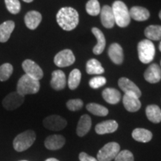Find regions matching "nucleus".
<instances>
[{"label": "nucleus", "mask_w": 161, "mask_h": 161, "mask_svg": "<svg viewBox=\"0 0 161 161\" xmlns=\"http://www.w3.org/2000/svg\"><path fill=\"white\" fill-rule=\"evenodd\" d=\"M56 19L60 27L68 31L75 29L79 23L78 11L70 7L60 8L58 12Z\"/></svg>", "instance_id": "1"}, {"label": "nucleus", "mask_w": 161, "mask_h": 161, "mask_svg": "<svg viewBox=\"0 0 161 161\" xmlns=\"http://www.w3.org/2000/svg\"><path fill=\"white\" fill-rule=\"evenodd\" d=\"M40 84L38 80L30 77L26 74L22 76L17 82V92L25 96L29 94H36L40 90Z\"/></svg>", "instance_id": "2"}, {"label": "nucleus", "mask_w": 161, "mask_h": 161, "mask_svg": "<svg viewBox=\"0 0 161 161\" xmlns=\"http://www.w3.org/2000/svg\"><path fill=\"white\" fill-rule=\"evenodd\" d=\"M111 8L116 25L121 28L127 27L129 25L130 22L129 10L123 2L119 0L115 1Z\"/></svg>", "instance_id": "3"}, {"label": "nucleus", "mask_w": 161, "mask_h": 161, "mask_svg": "<svg viewBox=\"0 0 161 161\" xmlns=\"http://www.w3.org/2000/svg\"><path fill=\"white\" fill-rule=\"evenodd\" d=\"M36 140V134L34 130H27L18 135L13 141L14 148L18 152H22L29 148Z\"/></svg>", "instance_id": "4"}, {"label": "nucleus", "mask_w": 161, "mask_h": 161, "mask_svg": "<svg viewBox=\"0 0 161 161\" xmlns=\"http://www.w3.org/2000/svg\"><path fill=\"white\" fill-rule=\"evenodd\" d=\"M139 59L142 64H149L154 60L155 47L149 40H141L137 46Z\"/></svg>", "instance_id": "5"}, {"label": "nucleus", "mask_w": 161, "mask_h": 161, "mask_svg": "<svg viewBox=\"0 0 161 161\" xmlns=\"http://www.w3.org/2000/svg\"><path fill=\"white\" fill-rule=\"evenodd\" d=\"M120 152V146L117 142H108L98 151L97 154L98 161H111L115 159Z\"/></svg>", "instance_id": "6"}, {"label": "nucleus", "mask_w": 161, "mask_h": 161, "mask_svg": "<svg viewBox=\"0 0 161 161\" xmlns=\"http://www.w3.org/2000/svg\"><path fill=\"white\" fill-rule=\"evenodd\" d=\"M25 101V96L19 95L18 92H12L7 95L3 100L4 108L8 110H14L19 108Z\"/></svg>", "instance_id": "7"}, {"label": "nucleus", "mask_w": 161, "mask_h": 161, "mask_svg": "<svg viewBox=\"0 0 161 161\" xmlns=\"http://www.w3.org/2000/svg\"><path fill=\"white\" fill-rule=\"evenodd\" d=\"M22 67L27 75L40 80L43 77V69L32 60L26 59L22 64Z\"/></svg>", "instance_id": "8"}, {"label": "nucleus", "mask_w": 161, "mask_h": 161, "mask_svg": "<svg viewBox=\"0 0 161 161\" xmlns=\"http://www.w3.org/2000/svg\"><path fill=\"white\" fill-rule=\"evenodd\" d=\"M43 126L47 129L51 130H63L67 125V122L65 119L58 115H52L46 117L43 122Z\"/></svg>", "instance_id": "9"}, {"label": "nucleus", "mask_w": 161, "mask_h": 161, "mask_svg": "<svg viewBox=\"0 0 161 161\" xmlns=\"http://www.w3.org/2000/svg\"><path fill=\"white\" fill-rule=\"evenodd\" d=\"M75 55L70 49L62 50L54 58V63L58 67H66L71 66L75 63Z\"/></svg>", "instance_id": "10"}, {"label": "nucleus", "mask_w": 161, "mask_h": 161, "mask_svg": "<svg viewBox=\"0 0 161 161\" xmlns=\"http://www.w3.org/2000/svg\"><path fill=\"white\" fill-rule=\"evenodd\" d=\"M119 86L121 88V90L123 91L127 95H131L136 96L140 98L142 96V92L140 88L136 85L134 82L131 81L128 78L122 77L119 79L118 81Z\"/></svg>", "instance_id": "11"}, {"label": "nucleus", "mask_w": 161, "mask_h": 161, "mask_svg": "<svg viewBox=\"0 0 161 161\" xmlns=\"http://www.w3.org/2000/svg\"><path fill=\"white\" fill-rule=\"evenodd\" d=\"M144 78L151 84H156L161 79V68L157 64H152L147 68L144 73Z\"/></svg>", "instance_id": "12"}, {"label": "nucleus", "mask_w": 161, "mask_h": 161, "mask_svg": "<svg viewBox=\"0 0 161 161\" xmlns=\"http://www.w3.org/2000/svg\"><path fill=\"white\" fill-rule=\"evenodd\" d=\"M65 142L66 140L64 136L60 135V134H54L46 138L44 145L47 149L55 151L61 148L64 146Z\"/></svg>", "instance_id": "13"}, {"label": "nucleus", "mask_w": 161, "mask_h": 161, "mask_svg": "<svg viewBox=\"0 0 161 161\" xmlns=\"http://www.w3.org/2000/svg\"><path fill=\"white\" fill-rule=\"evenodd\" d=\"M100 14L101 21L103 26L106 29H111L114 27L115 24V19L111 7H110L109 5L103 6V8L101 9Z\"/></svg>", "instance_id": "14"}, {"label": "nucleus", "mask_w": 161, "mask_h": 161, "mask_svg": "<svg viewBox=\"0 0 161 161\" xmlns=\"http://www.w3.org/2000/svg\"><path fill=\"white\" fill-rule=\"evenodd\" d=\"M50 84L54 90L58 91L64 90L66 85V78L64 72L61 70H55L52 72Z\"/></svg>", "instance_id": "15"}, {"label": "nucleus", "mask_w": 161, "mask_h": 161, "mask_svg": "<svg viewBox=\"0 0 161 161\" xmlns=\"http://www.w3.org/2000/svg\"><path fill=\"white\" fill-rule=\"evenodd\" d=\"M118 126V123L115 120H107L96 125L95 130L96 134H100V135L111 134L117 130Z\"/></svg>", "instance_id": "16"}, {"label": "nucleus", "mask_w": 161, "mask_h": 161, "mask_svg": "<svg viewBox=\"0 0 161 161\" xmlns=\"http://www.w3.org/2000/svg\"><path fill=\"white\" fill-rule=\"evenodd\" d=\"M24 20L28 29L35 30L41 23L42 15L40 12L37 11H31L26 14Z\"/></svg>", "instance_id": "17"}, {"label": "nucleus", "mask_w": 161, "mask_h": 161, "mask_svg": "<svg viewBox=\"0 0 161 161\" xmlns=\"http://www.w3.org/2000/svg\"><path fill=\"white\" fill-rule=\"evenodd\" d=\"M108 55L115 64H122L124 60L123 49L118 43H112L108 49Z\"/></svg>", "instance_id": "18"}, {"label": "nucleus", "mask_w": 161, "mask_h": 161, "mask_svg": "<svg viewBox=\"0 0 161 161\" xmlns=\"http://www.w3.org/2000/svg\"><path fill=\"white\" fill-rule=\"evenodd\" d=\"M92 121L90 116L87 114L82 115L78 122L77 129H76L77 135L78 136H80V137L85 136L90 131Z\"/></svg>", "instance_id": "19"}, {"label": "nucleus", "mask_w": 161, "mask_h": 161, "mask_svg": "<svg viewBox=\"0 0 161 161\" xmlns=\"http://www.w3.org/2000/svg\"><path fill=\"white\" fill-rule=\"evenodd\" d=\"M125 108L129 112H136L140 109L141 102L139 98L131 95L125 94L122 98Z\"/></svg>", "instance_id": "20"}, {"label": "nucleus", "mask_w": 161, "mask_h": 161, "mask_svg": "<svg viewBox=\"0 0 161 161\" xmlns=\"http://www.w3.org/2000/svg\"><path fill=\"white\" fill-rule=\"evenodd\" d=\"M92 32L97 40V44L94 46L92 52L95 55H100L104 52L106 46V40L103 32L98 28H92Z\"/></svg>", "instance_id": "21"}, {"label": "nucleus", "mask_w": 161, "mask_h": 161, "mask_svg": "<svg viewBox=\"0 0 161 161\" xmlns=\"http://www.w3.org/2000/svg\"><path fill=\"white\" fill-rule=\"evenodd\" d=\"M15 28L14 22L8 20L0 25V43H6L9 40Z\"/></svg>", "instance_id": "22"}, {"label": "nucleus", "mask_w": 161, "mask_h": 161, "mask_svg": "<svg viewBox=\"0 0 161 161\" xmlns=\"http://www.w3.org/2000/svg\"><path fill=\"white\" fill-rule=\"evenodd\" d=\"M130 18L136 21H146L149 18L150 13L146 8L140 6H134L129 10Z\"/></svg>", "instance_id": "23"}, {"label": "nucleus", "mask_w": 161, "mask_h": 161, "mask_svg": "<svg viewBox=\"0 0 161 161\" xmlns=\"http://www.w3.org/2000/svg\"><path fill=\"white\" fill-rule=\"evenodd\" d=\"M102 97L106 102L110 104H116L121 99L120 92L114 88H106L102 92Z\"/></svg>", "instance_id": "24"}, {"label": "nucleus", "mask_w": 161, "mask_h": 161, "mask_svg": "<svg viewBox=\"0 0 161 161\" xmlns=\"http://www.w3.org/2000/svg\"><path fill=\"white\" fill-rule=\"evenodd\" d=\"M146 114L148 119L153 123H159L161 122V110L156 104H151L147 107Z\"/></svg>", "instance_id": "25"}, {"label": "nucleus", "mask_w": 161, "mask_h": 161, "mask_svg": "<svg viewBox=\"0 0 161 161\" xmlns=\"http://www.w3.org/2000/svg\"><path fill=\"white\" fill-rule=\"evenodd\" d=\"M152 133L145 128H136L132 132V137L140 142H148L152 140Z\"/></svg>", "instance_id": "26"}, {"label": "nucleus", "mask_w": 161, "mask_h": 161, "mask_svg": "<svg viewBox=\"0 0 161 161\" xmlns=\"http://www.w3.org/2000/svg\"><path fill=\"white\" fill-rule=\"evenodd\" d=\"M86 71L90 75H101L104 72V69L98 60L90 59L86 63Z\"/></svg>", "instance_id": "27"}, {"label": "nucleus", "mask_w": 161, "mask_h": 161, "mask_svg": "<svg viewBox=\"0 0 161 161\" xmlns=\"http://www.w3.org/2000/svg\"><path fill=\"white\" fill-rule=\"evenodd\" d=\"M145 35L149 40H161V25H152L145 29Z\"/></svg>", "instance_id": "28"}, {"label": "nucleus", "mask_w": 161, "mask_h": 161, "mask_svg": "<svg viewBox=\"0 0 161 161\" xmlns=\"http://www.w3.org/2000/svg\"><path fill=\"white\" fill-rule=\"evenodd\" d=\"M80 78H81V73L79 69H74L70 72L68 78V86L70 90H75L79 86Z\"/></svg>", "instance_id": "29"}, {"label": "nucleus", "mask_w": 161, "mask_h": 161, "mask_svg": "<svg viewBox=\"0 0 161 161\" xmlns=\"http://www.w3.org/2000/svg\"><path fill=\"white\" fill-rule=\"evenodd\" d=\"M86 110L93 115L98 116H105L108 114V110L105 107L96 103H90L86 106Z\"/></svg>", "instance_id": "30"}, {"label": "nucleus", "mask_w": 161, "mask_h": 161, "mask_svg": "<svg viewBox=\"0 0 161 161\" xmlns=\"http://www.w3.org/2000/svg\"><path fill=\"white\" fill-rule=\"evenodd\" d=\"M14 72V67L11 64L5 63L0 66V81H6L9 79Z\"/></svg>", "instance_id": "31"}, {"label": "nucleus", "mask_w": 161, "mask_h": 161, "mask_svg": "<svg viewBox=\"0 0 161 161\" xmlns=\"http://www.w3.org/2000/svg\"><path fill=\"white\" fill-rule=\"evenodd\" d=\"M86 11L88 14L97 16L101 12L100 4L98 0H89L86 5Z\"/></svg>", "instance_id": "32"}, {"label": "nucleus", "mask_w": 161, "mask_h": 161, "mask_svg": "<svg viewBox=\"0 0 161 161\" xmlns=\"http://www.w3.org/2000/svg\"><path fill=\"white\" fill-rule=\"evenodd\" d=\"M8 11L12 14H17L21 10V5L19 0H5Z\"/></svg>", "instance_id": "33"}, {"label": "nucleus", "mask_w": 161, "mask_h": 161, "mask_svg": "<svg viewBox=\"0 0 161 161\" xmlns=\"http://www.w3.org/2000/svg\"><path fill=\"white\" fill-rule=\"evenodd\" d=\"M84 105V102L81 99L76 98V99H70L66 102V107L71 111H77L82 108Z\"/></svg>", "instance_id": "34"}, {"label": "nucleus", "mask_w": 161, "mask_h": 161, "mask_svg": "<svg viewBox=\"0 0 161 161\" xmlns=\"http://www.w3.org/2000/svg\"><path fill=\"white\" fill-rule=\"evenodd\" d=\"M106 78L103 76H96L90 80L89 84L93 89H98L101 86H103L106 84Z\"/></svg>", "instance_id": "35"}, {"label": "nucleus", "mask_w": 161, "mask_h": 161, "mask_svg": "<svg viewBox=\"0 0 161 161\" xmlns=\"http://www.w3.org/2000/svg\"><path fill=\"white\" fill-rule=\"evenodd\" d=\"M115 161H134V155L128 150L121 151L115 158Z\"/></svg>", "instance_id": "36"}, {"label": "nucleus", "mask_w": 161, "mask_h": 161, "mask_svg": "<svg viewBox=\"0 0 161 161\" xmlns=\"http://www.w3.org/2000/svg\"><path fill=\"white\" fill-rule=\"evenodd\" d=\"M78 158H79V160L80 161H98L97 159L88 155L85 152H80Z\"/></svg>", "instance_id": "37"}, {"label": "nucleus", "mask_w": 161, "mask_h": 161, "mask_svg": "<svg viewBox=\"0 0 161 161\" xmlns=\"http://www.w3.org/2000/svg\"><path fill=\"white\" fill-rule=\"evenodd\" d=\"M46 161H59V160H57V159H55V158H49V159H47Z\"/></svg>", "instance_id": "38"}, {"label": "nucleus", "mask_w": 161, "mask_h": 161, "mask_svg": "<svg viewBox=\"0 0 161 161\" xmlns=\"http://www.w3.org/2000/svg\"><path fill=\"white\" fill-rule=\"evenodd\" d=\"M23 1L25 2V3H32L34 0H23Z\"/></svg>", "instance_id": "39"}, {"label": "nucleus", "mask_w": 161, "mask_h": 161, "mask_svg": "<svg viewBox=\"0 0 161 161\" xmlns=\"http://www.w3.org/2000/svg\"><path fill=\"white\" fill-rule=\"evenodd\" d=\"M159 49H160V51L161 52V41H160V44H159Z\"/></svg>", "instance_id": "40"}, {"label": "nucleus", "mask_w": 161, "mask_h": 161, "mask_svg": "<svg viewBox=\"0 0 161 161\" xmlns=\"http://www.w3.org/2000/svg\"><path fill=\"white\" fill-rule=\"evenodd\" d=\"M159 17H160V19H161V10H160V13H159Z\"/></svg>", "instance_id": "41"}, {"label": "nucleus", "mask_w": 161, "mask_h": 161, "mask_svg": "<svg viewBox=\"0 0 161 161\" xmlns=\"http://www.w3.org/2000/svg\"><path fill=\"white\" fill-rule=\"evenodd\" d=\"M160 66H161V61H160Z\"/></svg>", "instance_id": "42"}, {"label": "nucleus", "mask_w": 161, "mask_h": 161, "mask_svg": "<svg viewBox=\"0 0 161 161\" xmlns=\"http://www.w3.org/2000/svg\"><path fill=\"white\" fill-rule=\"evenodd\" d=\"M23 161H25V160H23Z\"/></svg>", "instance_id": "43"}]
</instances>
